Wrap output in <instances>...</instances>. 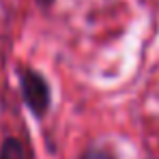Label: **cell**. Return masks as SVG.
<instances>
[{
	"label": "cell",
	"mask_w": 159,
	"mask_h": 159,
	"mask_svg": "<svg viewBox=\"0 0 159 159\" xmlns=\"http://www.w3.org/2000/svg\"><path fill=\"white\" fill-rule=\"evenodd\" d=\"M17 80H20V93L22 101L28 107V112L34 118H43L50 107H52V88L45 75L28 65H22L17 69Z\"/></svg>",
	"instance_id": "6da1fadb"
},
{
	"label": "cell",
	"mask_w": 159,
	"mask_h": 159,
	"mask_svg": "<svg viewBox=\"0 0 159 159\" xmlns=\"http://www.w3.org/2000/svg\"><path fill=\"white\" fill-rule=\"evenodd\" d=\"M0 159H32V155L20 138L7 135L0 144Z\"/></svg>",
	"instance_id": "7a4b0ae2"
},
{
	"label": "cell",
	"mask_w": 159,
	"mask_h": 159,
	"mask_svg": "<svg viewBox=\"0 0 159 159\" xmlns=\"http://www.w3.org/2000/svg\"><path fill=\"white\" fill-rule=\"evenodd\" d=\"M80 159H118V155L114 148H110L106 144H90L82 151Z\"/></svg>",
	"instance_id": "3957f363"
},
{
	"label": "cell",
	"mask_w": 159,
	"mask_h": 159,
	"mask_svg": "<svg viewBox=\"0 0 159 159\" xmlns=\"http://www.w3.org/2000/svg\"><path fill=\"white\" fill-rule=\"evenodd\" d=\"M37 2V7H41V9H52L54 4H56V0H34Z\"/></svg>",
	"instance_id": "277c9868"
}]
</instances>
